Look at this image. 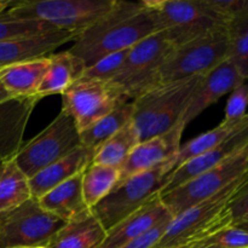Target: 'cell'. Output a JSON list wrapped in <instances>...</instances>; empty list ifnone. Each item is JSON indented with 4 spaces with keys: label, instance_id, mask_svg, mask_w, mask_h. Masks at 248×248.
Listing matches in <instances>:
<instances>
[{
    "label": "cell",
    "instance_id": "1",
    "mask_svg": "<svg viewBox=\"0 0 248 248\" xmlns=\"http://www.w3.org/2000/svg\"><path fill=\"white\" fill-rule=\"evenodd\" d=\"M160 31L154 14L142 1H119L93 24L78 34L69 52L90 67L101 58L128 50Z\"/></svg>",
    "mask_w": 248,
    "mask_h": 248
},
{
    "label": "cell",
    "instance_id": "2",
    "mask_svg": "<svg viewBox=\"0 0 248 248\" xmlns=\"http://www.w3.org/2000/svg\"><path fill=\"white\" fill-rule=\"evenodd\" d=\"M248 181V172L232 184L172 218L166 232L153 248H186L228 227H232L229 205Z\"/></svg>",
    "mask_w": 248,
    "mask_h": 248
},
{
    "label": "cell",
    "instance_id": "3",
    "mask_svg": "<svg viewBox=\"0 0 248 248\" xmlns=\"http://www.w3.org/2000/svg\"><path fill=\"white\" fill-rule=\"evenodd\" d=\"M200 78L156 85L132 101V123L140 133V142L169 132L183 120Z\"/></svg>",
    "mask_w": 248,
    "mask_h": 248
},
{
    "label": "cell",
    "instance_id": "4",
    "mask_svg": "<svg viewBox=\"0 0 248 248\" xmlns=\"http://www.w3.org/2000/svg\"><path fill=\"white\" fill-rule=\"evenodd\" d=\"M176 167L177 156L149 171L120 181L108 196L92 208V213L107 232L160 195Z\"/></svg>",
    "mask_w": 248,
    "mask_h": 248
},
{
    "label": "cell",
    "instance_id": "5",
    "mask_svg": "<svg viewBox=\"0 0 248 248\" xmlns=\"http://www.w3.org/2000/svg\"><path fill=\"white\" fill-rule=\"evenodd\" d=\"M154 14L160 31L176 46L225 28L228 22L205 4L203 0H144Z\"/></svg>",
    "mask_w": 248,
    "mask_h": 248
},
{
    "label": "cell",
    "instance_id": "6",
    "mask_svg": "<svg viewBox=\"0 0 248 248\" xmlns=\"http://www.w3.org/2000/svg\"><path fill=\"white\" fill-rule=\"evenodd\" d=\"M116 0H27L12 4L5 15L50 24L80 34L114 6Z\"/></svg>",
    "mask_w": 248,
    "mask_h": 248
},
{
    "label": "cell",
    "instance_id": "7",
    "mask_svg": "<svg viewBox=\"0 0 248 248\" xmlns=\"http://www.w3.org/2000/svg\"><path fill=\"white\" fill-rule=\"evenodd\" d=\"M227 27L176 46L167 55L157 75V85L203 77L227 61Z\"/></svg>",
    "mask_w": 248,
    "mask_h": 248
},
{
    "label": "cell",
    "instance_id": "8",
    "mask_svg": "<svg viewBox=\"0 0 248 248\" xmlns=\"http://www.w3.org/2000/svg\"><path fill=\"white\" fill-rule=\"evenodd\" d=\"M174 46L164 31H156L128 50L125 63L113 84L127 101H135L157 85L159 70Z\"/></svg>",
    "mask_w": 248,
    "mask_h": 248
},
{
    "label": "cell",
    "instance_id": "9",
    "mask_svg": "<svg viewBox=\"0 0 248 248\" xmlns=\"http://www.w3.org/2000/svg\"><path fill=\"white\" fill-rule=\"evenodd\" d=\"M80 132L72 116L62 110L41 131L23 144L15 157L28 178L80 147Z\"/></svg>",
    "mask_w": 248,
    "mask_h": 248
},
{
    "label": "cell",
    "instance_id": "10",
    "mask_svg": "<svg viewBox=\"0 0 248 248\" xmlns=\"http://www.w3.org/2000/svg\"><path fill=\"white\" fill-rule=\"evenodd\" d=\"M64 224L31 198L14 210L0 213V248L46 247Z\"/></svg>",
    "mask_w": 248,
    "mask_h": 248
},
{
    "label": "cell",
    "instance_id": "11",
    "mask_svg": "<svg viewBox=\"0 0 248 248\" xmlns=\"http://www.w3.org/2000/svg\"><path fill=\"white\" fill-rule=\"evenodd\" d=\"M247 172L248 143L217 166L160 196L172 217H177L191 206L224 189Z\"/></svg>",
    "mask_w": 248,
    "mask_h": 248
},
{
    "label": "cell",
    "instance_id": "12",
    "mask_svg": "<svg viewBox=\"0 0 248 248\" xmlns=\"http://www.w3.org/2000/svg\"><path fill=\"white\" fill-rule=\"evenodd\" d=\"M124 102L130 101L113 84L82 77L62 93V109L72 116L79 132L86 130Z\"/></svg>",
    "mask_w": 248,
    "mask_h": 248
},
{
    "label": "cell",
    "instance_id": "13",
    "mask_svg": "<svg viewBox=\"0 0 248 248\" xmlns=\"http://www.w3.org/2000/svg\"><path fill=\"white\" fill-rule=\"evenodd\" d=\"M184 128L186 124L181 120L169 132L140 142L121 166L120 181L149 171L167 160L178 156Z\"/></svg>",
    "mask_w": 248,
    "mask_h": 248
},
{
    "label": "cell",
    "instance_id": "14",
    "mask_svg": "<svg viewBox=\"0 0 248 248\" xmlns=\"http://www.w3.org/2000/svg\"><path fill=\"white\" fill-rule=\"evenodd\" d=\"M244 82H246V80L229 61L220 63L218 67L200 78L189 99L183 115V123L186 126L212 104L217 103L223 96L232 92Z\"/></svg>",
    "mask_w": 248,
    "mask_h": 248
},
{
    "label": "cell",
    "instance_id": "15",
    "mask_svg": "<svg viewBox=\"0 0 248 248\" xmlns=\"http://www.w3.org/2000/svg\"><path fill=\"white\" fill-rule=\"evenodd\" d=\"M39 98H10L0 103V166L16 157Z\"/></svg>",
    "mask_w": 248,
    "mask_h": 248
},
{
    "label": "cell",
    "instance_id": "16",
    "mask_svg": "<svg viewBox=\"0 0 248 248\" xmlns=\"http://www.w3.org/2000/svg\"><path fill=\"white\" fill-rule=\"evenodd\" d=\"M169 218L173 217L162 202L161 196L156 195L142 208L107 230L106 237L98 248H121L126 246Z\"/></svg>",
    "mask_w": 248,
    "mask_h": 248
},
{
    "label": "cell",
    "instance_id": "17",
    "mask_svg": "<svg viewBox=\"0 0 248 248\" xmlns=\"http://www.w3.org/2000/svg\"><path fill=\"white\" fill-rule=\"evenodd\" d=\"M247 143L248 126L242 128V130L237 131V132H235L234 135L230 136L228 140H225L224 142L218 144L217 147L212 148L208 152L203 153V154L184 162L181 166L176 167L174 171L172 172L169 183H167V186H165V189L162 190V193L160 195L183 186L186 182L196 178L198 176L202 174L203 172L217 166L218 164H220L224 160H227L228 157L234 155L235 153L239 152Z\"/></svg>",
    "mask_w": 248,
    "mask_h": 248
},
{
    "label": "cell",
    "instance_id": "18",
    "mask_svg": "<svg viewBox=\"0 0 248 248\" xmlns=\"http://www.w3.org/2000/svg\"><path fill=\"white\" fill-rule=\"evenodd\" d=\"M78 33L53 31L33 38L0 41V69L23 61L45 57L56 48L69 41H74Z\"/></svg>",
    "mask_w": 248,
    "mask_h": 248
},
{
    "label": "cell",
    "instance_id": "19",
    "mask_svg": "<svg viewBox=\"0 0 248 248\" xmlns=\"http://www.w3.org/2000/svg\"><path fill=\"white\" fill-rule=\"evenodd\" d=\"M93 156L94 152L80 145L67 156L48 165L29 178L31 198L38 200L60 184L84 172L86 167L92 164Z\"/></svg>",
    "mask_w": 248,
    "mask_h": 248
},
{
    "label": "cell",
    "instance_id": "20",
    "mask_svg": "<svg viewBox=\"0 0 248 248\" xmlns=\"http://www.w3.org/2000/svg\"><path fill=\"white\" fill-rule=\"evenodd\" d=\"M48 67H50L48 56L23 61L1 68L0 81L12 98L36 97Z\"/></svg>",
    "mask_w": 248,
    "mask_h": 248
},
{
    "label": "cell",
    "instance_id": "21",
    "mask_svg": "<svg viewBox=\"0 0 248 248\" xmlns=\"http://www.w3.org/2000/svg\"><path fill=\"white\" fill-rule=\"evenodd\" d=\"M82 173L68 179L38 199L39 205L65 223L91 212L82 195Z\"/></svg>",
    "mask_w": 248,
    "mask_h": 248
},
{
    "label": "cell",
    "instance_id": "22",
    "mask_svg": "<svg viewBox=\"0 0 248 248\" xmlns=\"http://www.w3.org/2000/svg\"><path fill=\"white\" fill-rule=\"evenodd\" d=\"M106 229L92 211L68 222L53 235L46 248H98L106 237Z\"/></svg>",
    "mask_w": 248,
    "mask_h": 248
},
{
    "label": "cell",
    "instance_id": "23",
    "mask_svg": "<svg viewBox=\"0 0 248 248\" xmlns=\"http://www.w3.org/2000/svg\"><path fill=\"white\" fill-rule=\"evenodd\" d=\"M50 67L41 81L36 97L39 99L51 94H62L75 80L81 78L85 67L69 51L48 55Z\"/></svg>",
    "mask_w": 248,
    "mask_h": 248
},
{
    "label": "cell",
    "instance_id": "24",
    "mask_svg": "<svg viewBox=\"0 0 248 248\" xmlns=\"http://www.w3.org/2000/svg\"><path fill=\"white\" fill-rule=\"evenodd\" d=\"M133 103L132 101L124 102L119 104L115 109L99 119L90 127L80 132V143L86 149L96 153L104 142L111 136L120 131L126 124L132 120Z\"/></svg>",
    "mask_w": 248,
    "mask_h": 248
},
{
    "label": "cell",
    "instance_id": "25",
    "mask_svg": "<svg viewBox=\"0 0 248 248\" xmlns=\"http://www.w3.org/2000/svg\"><path fill=\"white\" fill-rule=\"evenodd\" d=\"M140 143V133L131 120L101 145V148L94 153L92 164L104 165L120 170Z\"/></svg>",
    "mask_w": 248,
    "mask_h": 248
},
{
    "label": "cell",
    "instance_id": "26",
    "mask_svg": "<svg viewBox=\"0 0 248 248\" xmlns=\"http://www.w3.org/2000/svg\"><path fill=\"white\" fill-rule=\"evenodd\" d=\"M248 126V113L242 119L237 121H227L223 120L217 127L188 140L186 143L181 145L178 156H177V167L183 165L184 162L189 161L190 159L199 156L203 153L208 152L212 148L217 147L225 140L234 135L237 131Z\"/></svg>",
    "mask_w": 248,
    "mask_h": 248
},
{
    "label": "cell",
    "instance_id": "27",
    "mask_svg": "<svg viewBox=\"0 0 248 248\" xmlns=\"http://www.w3.org/2000/svg\"><path fill=\"white\" fill-rule=\"evenodd\" d=\"M31 199L29 178L15 160L0 166V213L14 210Z\"/></svg>",
    "mask_w": 248,
    "mask_h": 248
},
{
    "label": "cell",
    "instance_id": "28",
    "mask_svg": "<svg viewBox=\"0 0 248 248\" xmlns=\"http://www.w3.org/2000/svg\"><path fill=\"white\" fill-rule=\"evenodd\" d=\"M120 182V170L91 164L82 173V195L90 210L101 202Z\"/></svg>",
    "mask_w": 248,
    "mask_h": 248
},
{
    "label": "cell",
    "instance_id": "29",
    "mask_svg": "<svg viewBox=\"0 0 248 248\" xmlns=\"http://www.w3.org/2000/svg\"><path fill=\"white\" fill-rule=\"evenodd\" d=\"M228 57L245 80L248 79V17L228 22Z\"/></svg>",
    "mask_w": 248,
    "mask_h": 248
},
{
    "label": "cell",
    "instance_id": "30",
    "mask_svg": "<svg viewBox=\"0 0 248 248\" xmlns=\"http://www.w3.org/2000/svg\"><path fill=\"white\" fill-rule=\"evenodd\" d=\"M53 31L58 29L43 22L12 18L5 15V12L0 15V41L33 38Z\"/></svg>",
    "mask_w": 248,
    "mask_h": 248
},
{
    "label": "cell",
    "instance_id": "31",
    "mask_svg": "<svg viewBox=\"0 0 248 248\" xmlns=\"http://www.w3.org/2000/svg\"><path fill=\"white\" fill-rule=\"evenodd\" d=\"M186 248H248V232L232 225L194 242Z\"/></svg>",
    "mask_w": 248,
    "mask_h": 248
},
{
    "label": "cell",
    "instance_id": "32",
    "mask_svg": "<svg viewBox=\"0 0 248 248\" xmlns=\"http://www.w3.org/2000/svg\"><path fill=\"white\" fill-rule=\"evenodd\" d=\"M130 50V48H128ZM128 50L119 51V52L110 53L106 57L101 58L97 62L90 67L85 68L82 73V78H89V79L101 80V81H111L115 78V75L120 72L121 67L125 63L127 57Z\"/></svg>",
    "mask_w": 248,
    "mask_h": 248
},
{
    "label": "cell",
    "instance_id": "33",
    "mask_svg": "<svg viewBox=\"0 0 248 248\" xmlns=\"http://www.w3.org/2000/svg\"><path fill=\"white\" fill-rule=\"evenodd\" d=\"M218 16L229 22L235 18L248 17V0H203Z\"/></svg>",
    "mask_w": 248,
    "mask_h": 248
},
{
    "label": "cell",
    "instance_id": "34",
    "mask_svg": "<svg viewBox=\"0 0 248 248\" xmlns=\"http://www.w3.org/2000/svg\"><path fill=\"white\" fill-rule=\"evenodd\" d=\"M248 108V82H244L239 87L230 92L225 107V118L227 121H237L246 115Z\"/></svg>",
    "mask_w": 248,
    "mask_h": 248
},
{
    "label": "cell",
    "instance_id": "35",
    "mask_svg": "<svg viewBox=\"0 0 248 248\" xmlns=\"http://www.w3.org/2000/svg\"><path fill=\"white\" fill-rule=\"evenodd\" d=\"M232 225L248 220V181L240 188L229 205Z\"/></svg>",
    "mask_w": 248,
    "mask_h": 248
},
{
    "label": "cell",
    "instance_id": "36",
    "mask_svg": "<svg viewBox=\"0 0 248 248\" xmlns=\"http://www.w3.org/2000/svg\"><path fill=\"white\" fill-rule=\"evenodd\" d=\"M171 220L172 218H169V219L164 220V222L160 223L157 227L153 228L152 230H149L147 234L142 235L140 237L133 240L132 242H130V244H127L126 246L121 248H153L157 244V242H159V240L161 239L162 235L165 234V232H166L167 227H169Z\"/></svg>",
    "mask_w": 248,
    "mask_h": 248
},
{
    "label": "cell",
    "instance_id": "37",
    "mask_svg": "<svg viewBox=\"0 0 248 248\" xmlns=\"http://www.w3.org/2000/svg\"><path fill=\"white\" fill-rule=\"evenodd\" d=\"M10 98H12V97L10 96L9 92L5 90V87L2 86L1 81H0V103H2V102L7 101V99H10Z\"/></svg>",
    "mask_w": 248,
    "mask_h": 248
},
{
    "label": "cell",
    "instance_id": "38",
    "mask_svg": "<svg viewBox=\"0 0 248 248\" xmlns=\"http://www.w3.org/2000/svg\"><path fill=\"white\" fill-rule=\"evenodd\" d=\"M11 5H12L11 1H5V0H0V15H1L2 12L6 11V9H9Z\"/></svg>",
    "mask_w": 248,
    "mask_h": 248
},
{
    "label": "cell",
    "instance_id": "39",
    "mask_svg": "<svg viewBox=\"0 0 248 248\" xmlns=\"http://www.w3.org/2000/svg\"><path fill=\"white\" fill-rule=\"evenodd\" d=\"M235 227H237V228H240V229H244V230H246V232H248V220H246V222L240 223V224L235 225Z\"/></svg>",
    "mask_w": 248,
    "mask_h": 248
},
{
    "label": "cell",
    "instance_id": "40",
    "mask_svg": "<svg viewBox=\"0 0 248 248\" xmlns=\"http://www.w3.org/2000/svg\"><path fill=\"white\" fill-rule=\"evenodd\" d=\"M29 248H46V247H43V246H41V247H29Z\"/></svg>",
    "mask_w": 248,
    "mask_h": 248
}]
</instances>
